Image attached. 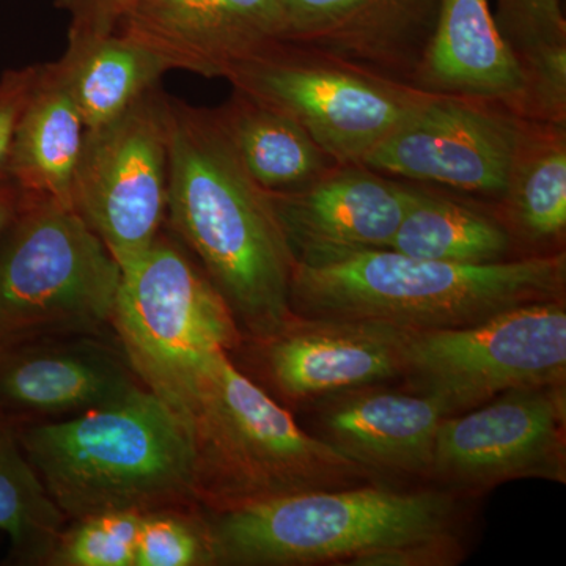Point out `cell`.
<instances>
[{"label": "cell", "mask_w": 566, "mask_h": 566, "mask_svg": "<svg viewBox=\"0 0 566 566\" xmlns=\"http://www.w3.org/2000/svg\"><path fill=\"white\" fill-rule=\"evenodd\" d=\"M167 221L253 340L293 318L296 259L214 109L169 98Z\"/></svg>", "instance_id": "1"}, {"label": "cell", "mask_w": 566, "mask_h": 566, "mask_svg": "<svg viewBox=\"0 0 566 566\" xmlns=\"http://www.w3.org/2000/svg\"><path fill=\"white\" fill-rule=\"evenodd\" d=\"M17 431L52 501L71 520L200 501L191 431L144 386L91 411Z\"/></svg>", "instance_id": "2"}, {"label": "cell", "mask_w": 566, "mask_h": 566, "mask_svg": "<svg viewBox=\"0 0 566 566\" xmlns=\"http://www.w3.org/2000/svg\"><path fill=\"white\" fill-rule=\"evenodd\" d=\"M565 289L564 251L458 264L382 249L296 263L290 303L301 316L424 333L472 326L524 304L565 300Z\"/></svg>", "instance_id": "3"}, {"label": "cell", "mask_w": 566, "mask_h": 566, "mask_svg": "<svg viewBox=\"0 0 566 566\" xmlns=\"http://www.w3.org/2000/svg\"><path fill=\"white\" fill-rule=\"evenodd\" d=\"M197 452L200 501L211 510L374 483L375 475L308 434L221 352L186 417Z\"/></svg>", "instance_id": "4"}, {"label": "cell", "mask_w": 566, "mask_h": 566, "mask_svg": "<svg viewBox=\"0 0 566 566\" xmlns=\"http://www.w3.org/2000/svg\"><path fill=\"white\" fill-rule=\"evenodd\" d=\"M218 564H345L363 554L453 534L457 505L441 491L367 485L312 491L211 510Z\"/></svg>", "instance_id": "5"}, {"label": "cell", "mask_w": 566, "mask_h": 566, "mask_svg": "<svg viewBox=\"0 0 566 566\" xmlns=\"http://www.w3.org/2000/svg\"><path fill=\"white\" fill-rule=\"evenodd\" d=\"M111 324L140 385L185 423L205 371L243 337L200 264L163 233L122 268Z\"/></svg>", "instance_id": "6"}, {"label": "cell", "mask_w": 566, "mask_h": 566, "mask_svg": "<svg viewBox=\"0 0 566 566\" xmlns=\"http://www.w3.org/2000/svg\"><path fill=\"white\" fill-rule=\"evenodd\" d=\"M120 279L73 207L21 200L0 245V346L95 333L111 323Z\"/></svg>", "instance_id": "7"}, {"label": "cell", "mask_w": 566, "mask_h": 566, "mask_svg": "<svg viewBox=\"0 0 566 566\" xmlns=\"http://www.w3.org/2000/svg\"><path fill=\"white\" fill-rule=\"evenodd\" d=\"M226 81L292 118L338 163L363 164L431 96L290 40L238 63Z\"/></svg>", "instance_id": "8"}, {"label": "cell", "mask_w": 566, "mask_h": 566, "mask_svg": "<svg viewBox=\"0 0 566 566\" xmlns=\"http://www.w3.org/2000/svg\"><path fill=\"white\" fill-rule=\"evenodd\" d=\"M401 376L447 417L509 390L565 385V300L520 305L455 329L406 331Z\"/></svg>", "instance_id": "9"}, {"label": "cell", "mask_w": 566, "mask_h": 566, "mask_svg": "<svg viewBox=\"0 0 566 566\" xmlns=\"http://www.w3.org/2000/svg\"><path fill=\"white\" fill-rule=\"evenodd\" d=\"M169 98L155 85L117 118L84 133L73 208L120 268L150 248L166 221Z\"/></svg>", "instance_id": "10"}, {"label": "cell", "mask_w": 566, "mask_h": 566, "mask_svg": "<svg viewBox=\"0 0 566 566\" xmlns=\"http://www.w3.org/2000/svg\"><path fill=\"white\" fill-rule=\"evenodd\" d=\"M523 120L495 104L431 95L363 164L395 180L494 203L505 191Z\"/></svg>", "instance_id": "11"}, {"label": "cell", "mask_w": 566, "mask_h": 566, "mask_svg": "<svg viewBox=\"0 0 566 566\" xmlns=\"http://www.w3.org/2000/svg\"><path fill=\"white\" fill-rule=\"evenodd\" d=\"M431 479L463 493L521 479L565 483V385L509 390L446 417L436 434Z\"/></svg>", "instance_id": "12"}, {"label": "cell", "mask_w": 566, "mask_h": 566, "mask_svg": "<svg viewBox=\"0 0 566 566\" xmlns=\"http://www.w3.org/2000/svg\"><path fill=\"white\" fill-rule=\"evenodd\" d=\"M167 69L226 80L238 65L286 40L281 0H136L118 24Z\"/></svg>", "instance_id": "13"}, {"label": "cell", "mask_w": 566, "mask_h": 566, "mask_svg": "<svg viewBox=\"0 0 566 566\" xmlns=\"http://www.w3.org/2000/svg\"><path fill=\"white\" fill-rule=\"evenodd\" d=\"M296 263H322L392 244L408 182L338 163L304 188L270 192Z\"/></svg>", "instance_id": "14"}, {"label": "cell", "mask_w": 566, "mask_h": 566, "mask_svg": "<svg viewBox=\"0 0 566 566\" xmlns=\"http://www.w3.org/2000/svg\"><path fill=\"white\" fill-rule=\"evenodd\" d=\"M406 331L386 324L294 314L255 340L268 379L292 401H318L403 375Z\"/></svg>", "instance_id": "15"}, {"label": "cell", "mask_w": 566, "mask_h": 566, "mask_svg": "<svg viewBox=\"0 0 566 566\" xmlns=\"http://www.w3.org/2000/svg\"><path fill=\"white\" fill-rule=\"evenodd\" d=\"M62 337L0 346V419L76 416L142 386L123 353L82 334Z\"/></svg>", "instance_id": "16"}, {"label": "cell", "mask_w": 566, "mask_h": 566, "mask_svg": "<svg viewBox=\"0 0 566 566\" xmlns=\"http://www.w3.org/2000/svg\"><path fill=\"white\" fill-rule=\"evenodd\" d=\"M286 40L412 87L441 0H281Z\"/></svg>", "instance_id": "17"}, {"label": "cell", "mask_w": 566, "mask_h": 566, "mask_svg": "<svg viewBox=\"0 0 566 566\" xmlns=\"http://www.w3.org/2000/svg\"><path fill=\"white\" fill-rule=\"evenodd\" d=\"M318 403V438L374 475L431 476L436 434L446 419L433 398L381 385L357 387Z\"/></svg>", "instance_id": "18"}, {"label": "cell", "mask_w": 566, "mask_h": 566, "mask_svg": "<svg viewBox=\"0 0 566 566\" xmlns=\"http://www.w3.org/2000/svg\"><path fill=\"white\" fill-rule=\"evenodd\" d=\"M412 87L479 99L527 118V80L495 28L491 0H441Z\"/></svg>", "instance_id": "19"}, {"label": "cell", "mask_w": 566, "mask_h": 566, "mask_svg": "<svg viewBox=\"0 0 566 566\" xmlns=\"http://www.w3.org/2000/svg\"><path fill=\"white\" fill-rule=\"evenodd\" d=\"M85 126L57 62L40 76L11 145L7 178L21 200L73 207V180Z\"/></svg>", "instance_id": "20"}, {"label": "cell", "mask_w": 566, "mask_h": 566, "mask_svg": "<svg viewBox=\"0 0 566 566\" xmlns=\"http://www.w3.org/2000/svg\"><path fill=\"white\" fill-rule=\"evenodd\" d=\"M513 240L543 253L566 232V125L524 118L505 191L494 202Z\"/></svg>", "instance_id": "21"}, {"label": "cell", "mask_w": 566, "mask_h": 566, "mask_svg": "<svg viewBox=\"0 0 566 566\" xmlns=\"http://www.w3.org/2000/svg\"><path fill=\"white\" fill-rule=\"evenodd\" d=\"M389 249L412 259L458 264L523 256L493 211L428 191L416 182H408V202Z\"/></svg>", "instance_id": "22"}, {"label": "cell", "mask_w": 566, "mask_h": 566, "mask_svg": "<svg viewBox=\"0 0 566 566\" xmlns=\"http://www.w3.org/2000/svg\"><path fill=\"white\" fill-rule=\"evenodd\" d=\"M214 111L245 169L266 191L304 188L338 164L296 122L244 93L233 91Z\"/></svg>", "instance_id": "23"}, {"label": "cell", "mask_w": 566, "mask_h": 566, "mask_svg": "<svg viewBox=\"0 0 566 566\" xmlns=\"http://www.w3.org/2000/svg\"><path fill=\"white\" fill-rule=\"evenodd\" d=\"M57 63L85 129L117 118L169 71L153 52L118 33L69 39Z\"/></svg>", "instance_id": "24"}, {"label": "cell", "mask_w": 566, "mask_h": 566, "mask_svg": "<svg viewBox=\"0 0 566 566\" xmlns=\"http://www.w3.org/2000/svg\"><path fill=\"white\" fill-rule=\"evenodd\" d=\"M495 28L527 80V120L566 125V20L560 0H495Z\"/></svg>", "instance_id": "25"}, {"label": "cell", "mask_w": 566, "mask_h": 566, "mask_svg": "<svg viewBox=\"0 0 566 566\" xmlns=\"http://www.w3.org/2000/svg\"><path fill=\"white\" fill-rule=\"evenodd\" d=\"M65 521L25 457L17 428L0 419V531L9 535L13 557L48 565Z\"/></svg>", "instance_id": "26"}, {"label": "cell", "mask_w": 566, "mask_h": 566, "mask_svg": "<svg viewBox=\"0 0 566 566\" xmlns=\"http://www.w3.org/2000/svg\"><path fill=\"white\" fill-rule=\"evenodd\" d=\"M218 564L210 524L192 506L142 513L136 566H208Z\"/></svg>", "instance_id": "27"}, {"label": "cell", "mask_w": 566, "mask_h": 566, "mask_svg": "<svg viewBox=\"0 0 566 566\" xmlns=\"http://www.w3.org/2000/svg\"><path fill=\"white\" fill-rule=\"evenodd\" d=\"M142 513L106 512L63 528L48 565L136 566Z\"/></svg>", "instance_id": "28"}, {"label": "cell", "mask_w": 566, "mask_h": 566, "mask_svg": "<svg viewBox=\"0 0 566 566\" xmlns=\"http://www.w3.org/2000/svg\"><path fill=\"white\" fill-rule=\"evenodd\" d=\"M461 558V546L455 534L417 539L403 545L374 551L353 558L348 565L357 566H447Z\"/></svg>", "instance_id": "29"}, {"label": "cell", "mask_w": 566, "mask_h": 566, "mask_svg": "<svg viewBox=\"0 0 566 566\" xmlns=\"http://www.w3.org/2000/svg\"><path fill=\"white\" fill-rule=\"evenodd\" d=\"M41 65L9 70L0 77V180L7 178V166L14 134L40 76Z\"/></svg>", "instance_id": "30"}, {"label": "cell", "mask_w": 566, "mask_h": 566, "mask_svg": "<svg viewBox=\"0 0 566 566\" xmlns=\"http://www.w3.org/2000/svg\"><path fill=\"white\" fill-rule=\"evenodd\" d=\"M136 0H54L70 14L69 39L106 36L117 31Z\"/></svg>", "instance_id": "31"}, {"label": "cell", "mask_w": 566, "mask_h": 566, "mask_svg": "<svg viewBox=\"0 0 566 566\" xmlns=\"http://www.w3.org/2000/svg\"><path fill=\"white\" fill-rule=\"evenodd\" d=\"M20 210V191L9 178H2L0 180V243H2L3 237L9 232L10 227L13 226Z\"/></svg>", "instance_id": "32"}]
</instances>
